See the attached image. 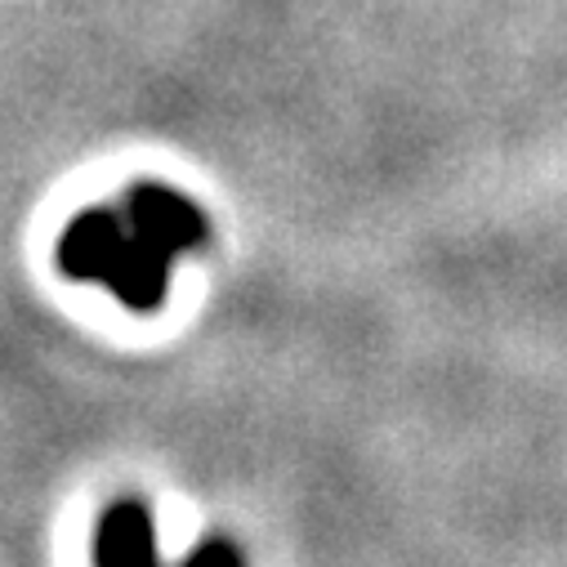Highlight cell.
Wrapping results in <instances>:
<instances>
[{"label":"cell","mask_w":567,"mask_h":567,"mask_svg":"<svg viewBox=\"0 0 567 567\" xmlns=\"http://www.w3.org/2000/svg\"><path fill=\"white\" fill-rule=\"evenodd\" d=\"M202 210L162 184H138L125 197V210L90 206L59 237V264L72 277L103 281L125 305L148 313L166 300L171 264L206 237Z\"/></svg>","instance_id":"cell-1"},{"label":"cell","mask_w":567,"mask_h":567,"mask_svg":"<svg viewBox=\"0 0 567 567\" xmlns=\"http://www.w3.org/2000/svg\"><path fill=\"white\" fill-rule=\"evenodd\" d=\"M94 558L99 563H153L157 540H153V518L144 505H112L94 532Z\"/></svg>","instance_id":"cell-2"}]
</instances>
